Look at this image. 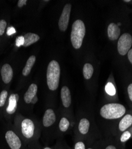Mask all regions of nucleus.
<instances>
[{
	"label": "nucleus",
	"instance_id": "1",
	"mask_svg": "<svg viewBox=\"0 0 132 149\" xmlns=\"http://www.w3.org/2000/svg\"><path fill=\"white\" fill-rule=\"evenodd\" d=\"M60 66L56 60H52L46 71V82L51 91H55L59 86L60 78Z\"/></svg>",
	"mask_w": 132,
	"mask_h": 149
},
{
	"label": "nucleus",
	"instance_id": "2",
	"mask_svg": "<svg viewBox=\"0 0 132 149\" xmlns=\"http://www.w3.org/2000/svg\"><path fill=\"white\" fill-rule=\"evenodd\" d=\"M86 33L85 25L81 20H76L72 25L70 39L72 45L75 49H79L83 43Z\"/></svg>",
	"mask_w": 132,
	"mask_h": 149
},
{
	"label": "nucleus",
	"instance_id": "3",
	"mask_svg": "<svg viewBox=\"0 0 132 149\" xmlns=\"http://www.w3.org/2000/svg\"><path fill=\"white\" fill-rule=\"evenodd\" d=\"M126 112L125 107L118 103H109L102 106L100 110L101 116L106 119L121 118Z\"/></svg>",
	"mask_w": 132,
	"mask_h": 149
},
{
	"label": "nucleus",
	"instance_id": "4",
	"mask_svg": "<svg viewBox=\"0 0 132 149\" xmlns=\"http://www.w3.org/2000/svg\"><path fill=\"white\" fill-rule=\"evenodd\" d=\"M132 45V36L128 33L123 34L118 40L117 48L119 54L124 56L128 53Z\"/></svg>",
	"mask_w": 132,
	"mask_h": 149
},
{
	"label": "nucleus",
	"instance_id": "5",
	"mask_svg": "<svg viewBox=\"0 0 132 149\" xmlns=\"http://www.w3.org/2000/svg\"><path fill=\"white\" fill-rule=\"evenodd\" d=\"M21 132L22 135L26 139H31L35 133V125L33 122L28 118L24 119L21 123Z\"/></svg>",
	"mask_w": 132,
	"mask_h": 149
},
{
	"label": "nucleus",
	"instance_id": "6",
	"mask_svg": "<svg viewBox=\"0 0 132 149\" xmlns=\"http://www.w3.org/2000/svg\"><path fill=\"white\" fill-rule=\"evenodd\" d=\"M71 5L70 4H67L63 10L62 13L59 17L58 21V26L59 29L62 32H65L68 25L70 13H71Z\"/></svg>",
	"mask_w": 132,
	"mask_h": 149
},
{
	"label": "nucleus",
	"instance_id": "7",
	"mask_svg": "<svg viewBox=\"0 0 132 149\" xmlns=\"http://www.w3.org/2000/svg\"><path fill=\"white\" fill-rule=\"evenodd\" d=\"M6 140L11 149H20L21 147V141L18 135L13 131H7L5 135Z\"/></svg>",
	"mask_w": 132,
	"mask_h": 149
},
{
	"label": "nucleus",
	"instance_id": "8",
	"mask_svg": "<svg viewBox=\"0 0 132 149\" xmlns=\"http://www.w3.org/2000/svg\"><path fill=\"white\" fill-rule=\"evenodd\" d=\"M2 79L5 84L11 82L13 77V70L9 64H4L1 70Z\"/></svg>",
	"mask_w": 132,
	"mask_h": 149
},
{
	"label": "nucleus",
	"instance_id": "9",
	"mask_svg": "<svg viewBox=\"0 0 132 149\" xmlns=\"http://www.w3.org/2000/svg\"><path fill=\"white\" fill-rule=\"evenodd\" d=\"M56 120V116L54 111L51 109H47L44 115L43 125L45 127H50L53 125Z\"/></svg>",
	"mask_w": 132,
	"mask_h": 149
},
{
	"label": "nucleus",
	"instance_id": "10",
	"mask_svg": "<svg viewBox=\"0 0 132 149\" xmlns=\"http://www.w3.org/2000/svg\"><path fill=\"white\" fill-rule=\"evenodd\" d=\"M38 92V86L36 84H32L29 86L27 91L24 95V101L27 104L32 103L33 99L37 96Z\"/></svg>",
	"mask_w": 132,
	"mask_h": 149
},
{
	"label": "nucleus",
	"instance_id": "11",
	"mask_svg": "<svg viewBox=\"0 0 132 149\" xmlns=\"http://www.w3.org/2000/svg\"><path fill=\"white\" fill-rule=\"evenodd\" d=\"M108 36L110 40L114 41L118 38L120 35V29L117 24L111 23L108 27Z\"/></svg>",
	"mask_w": 132,
	"mask_h": 149
},
{
	"label": "nucleus",
	"instance_id": "12",
	"mask_svg": "<svg viewBox=\"0 0 132 149\" xmlns=\"http://www.w3.org/2000/svg\"><path fill=\"white\" fill-rule=\"evenodd\" d=\"M61 98L64 107L67 108L71 103V93L67 86H64L61 90Z\"/></svg>",
	"mask_w": 132,
	"mask_h": 149
},
{
	"label": "nucleus",
	"instance_id": "13",
	"mask_svg": "<svg viewBox=\"0 0 132 149\" xmlns=\"http://www.w3.org/2000/svg\"><path fill=\"white\" fill-rule=\"evenodd\" d=\"M19 97L18 94H12L9 98V104L6 109L7 112L9 114H13L17 109V103Z\"/></svg>",
	"mask_w": 132,
	"mask_h": 149
},
{
	"label": "nucleus",
	"instance_id": "14",
	"mask_svg": "<svg viewBox=\"0 0 132 149\" xmlns=\"http://www.w3.org/2000/svg\"><path fill=\"white\" fill-rule=\"evenodd\" d=\"M23 36H24V40H25L23 46L25 47H29L30 45L38 42L40 39V37L38 35L34 33H30V32L27 33Z\"/></svg>",
	"mask_w": 132,
	"mask_h": 149
},
{
	"label": "nucleus",
	"instance_id": "15",
	"mask_svg": "<svg viewBox=\"0 0 132 149\" xmlns=\"http://www.w3.org/2000/svg\"><path fill=\"white\" fill-rule=\"evenodd\" d=\"M35 61H36V57L35 56L33 55L29 57V58L27 60L25 68H23L22 71V74L23 76L27 77L29 75V73L31 72L32 67L33 66L35 63Z\"/></svg>",
	"mask_w": 132,
	"mask_h": 149
},
{
	"label": "nucleus",
	"instance_id": "16",
	"mask_svg": "<svg viewBox=\"0 0 132 149\" xmlns=\"http://www.w3.org/2000/svg\"><path fill=\"white\" fill-rule=\"evenodd\" d=\"M132 124V116L130 115H127L123 117L119 123V129L121 131H124L130 127Z\"/></svg>",
	"mask_w": 132,
	"mask_h": 149
},
{
	"label": "nucleus",
	"instance_id": "17",
	"mask_svg": "<svg viewBox=\"0 0 132 149\" xmlns=\"http://www.w3.org/2000/svg\"><path fill=\"white\" fill-rule=\"evenodd\" d=\"M89 127L90 122L87 119L83 118L80 120L79 124V130L82 134H86L89 131Z\"/></svg>",
	"mask_w": 132,
	"mask_h": 149
},
{
	"label": "nucleus",
	"instance_id": "18",
	"mask_svg": "<svg viewBox=\"0 0 132 149\" xmlns=\"http://www.w3.org/2000/svg\"><path fill=\"white\" fill-rule=\"evenodd\" d=\"M93 73V68L90 63H86L83 66V77L86 79H90Z\"/></svg>",
	"mask_w": 132,
	"mask_h": 149
},
{
	"label": "nucleus",
	"instance_id": "19",
	"mask_svg": "<svg viewBox=\"0 0 132 149\" xmlns=\"http://www.w3.org/2000/svg\"><path fill=\"white\" fill-rule=\"evenodd\" d=\"M70 127V122L66 118H62L59 121V128L61 131L66 132Z\"/></svg>",
	"mask_w": 132,
	"mask_h": 149
},
{
	"label": "nucleus",
	"instance_id": "20",
	"mask_svg": "<svg viewBox=\"0 0 132 149\" xmlns=\"http://www.w3.org/2000/svg\"><path fill=\"white\" fill-rule=\"evenodd\" d=\"M105 91L110 95H114L115 94V88L113 84L111 82L107 83L105 86Z\"/></svg>",
	"mask_w": 132,
	"mask_h": 149
},
{
	"label": "nucleus",
	"instance_id": "21",
	"mask_svg": "<svg viewBox=\"0 0 132 149\" xmlns=\"http://www.w3.org/2000/svg\"><path fill=\"white\" fill-rule=\"evenodd\" d=\"M7 96L8 92L6 90H3L0 94V107H3L4 106Z\"/></svg>",
	"mask_w": 132,
	"mask_h": 149
},
{
	"label": "nucleus",
	"instance_id": "22",
	"mask_svg": "<svg viewBox=\"0 0 132 149\" xmlns=\"http://www.w3.org/2000/svg\"><path fill=\"white\" fill-rule=\"evenodd\" d=\"M7 26V22L4 20H0V35H3L4 33Z\"/></svg>",
	"mask_w": 132,
	"mask_h": 149
},
{
	"label": "nucleus",
	"instance_id": "23",
	"mask_svg": "<svg viewBox=\"0 0 132 149\" xmlns=\"http://www.w3.org/2000/svg\"><path fill=\"white\" fill-rule=\"evenodd\" d=\"M131 136V134L129 131H125L121 136L120 140L122 142H126L127 141Z\"/></svg>",
	"mask_w": 132,
	"mask_h": 149
},
{
	"label": "nucleus",
	"instance_id": "24",
	"mask_svg": "<svg viewBox=\"0 0 132 149\" xmlns=\"http://www.w3.org/2000/svg\"><path fill=\"white\" fill-rule=\"evenodd\" d=\"M24 42H25V40H24V36H20L17 37L16 41V44L17 47H20L21 45H23Z\"/></svg>",
	"mask_w": 132,
	"mask_h": 149
},
{
	"label": "nucleus",
	"instance_id": "25",
	"mask_svg": "<svg viewBox=\"0 0 132 149\" xmlns=\"http://www.w3.org/2000/svg\"><path fill=\"white\" fill-rule=\"evenodd\" d=\"M75 149H85V145L83 142L79 141L76 143L75 146Z\"/></svg>",
	"mask_w": 132,
	"mask_h": 149
},
{
	"label": "nucleus",
	"instance_id": "26",
	"mask_svg": "<svg viewBox=\"0 0 132 149\" xmlns=\"http://www.w3.org/2000/svg\"><path fill=\"white\" fill-rule=\"evenodd\" d=\"M15 33H16V30H15L14 27L10 26L9 28H8L7 31V35H11L12 34H13Z\"/></svg>",
	"mask_w": 132,
	"mask_h": 149
},
{
	"label": "nucleus",
	"instance_id": "27",
	"mask_svg": "<svg viewBox=\"0 0 132 149\" xmlns=\"http://www.w3.org/2000/svg\"><path fill=\"white\" fill-rule=\"evenodd\" d=\"M127 91H128V94L129 98L130 99V100L132 102V84H130L127 88Z\"/></svg>",
	"mask_w": 132,
	"mask_h": 149
},
{
	"label": "nucleus",
	"instance_id": "28",
	"mask_svg": "<svg viewBox=\"0 0 132 149\" xmlns=\"http://www.w3.org/2000/svg\"><path fill=\"white\" fill-rule=\"evenodd\" d=\"M27 2H28L27 0H19L17 3L18 7L20 8L23 7L24 6H25Z\"/></svg>",
	"mask_w": 132,
	"mask_h": 149
},
{
	"label": "nucleus",
	"instance_id": "29",
	"mask_svg": "<svg viewBox=\"0 0 132 149\" xmlns=\"http://www.w3.org/2000/svg\"><path fill=\"white\" fill-rule=\"evenodd\" d=\"M127 54H127L128 55V58H129L130 63L132 64V49H130Z\"/></svg>",
	"mask_w": 132,
	"mask_h": 149
},
{
	"label": "nucleus",
	"instance_id": "30",
	"mask_svg": "<svg viewBox=\"0 0 132 149\" xmlns=\"http://www.w3.org/2000/svg\"><path fill=\"white\" fill-rule=\"evenodd\" d=\"M37 101H38V97H37V96H36V97L33 99V100H32V102L31 103L35 104V103H37Z\"/></svg>",
	"mask_w": 132,
	"mask_h": 149
},
{
	"label": "nucleus",
	"instance_id": "31",
	"mask_svg": "<svg viewBox=\"0 0 132 149\" xmlns=\"http://www.w3.org/2000/svg\"><path fill=\"white\" fill-rule=\"evenodd\" d=\"M105 149H117L116 148H115V147H114V146H108Z\"/></svg>",
	"mask_w": 132,
	"mask_h": 149
},
{
	"label": "nucleus",
	"instance_id": "32",
	"mask_svg": "<svg viewBox=\"0 0 132 149\" xmlns=\"http://www.w3.org/2000/svg\"><path fill=\"white\" fill-rule=\"evenodd\" d=\"M44 149H52V148L50 147H45Z\"/></svg>",
	"mask_w": 132,
	"mask_h": 149
},
{
	"label": "nucleus",
	"instance_id": "33",
	"mask_svg": "<svg viewBox=\"0 0 132 149\" xmlns=\"http://www.w3.org/2000/svg\"><path fill=\"white\" fill-rule=\"evenodd\" d=\"M124 2H130V0H124Z\"/></svg>",
	"mask_w": 132,
	"mask_h": 149
},
{
	"label": "nucleus",
	"instance_id": "34",
	"mask_svg": "<svg viewBox=\"0 0 132 149\" xmlns=\"http://www.w3.org/2000/svg\"><path fill=\"white\" fill-rule=\"evenodd\" d=\"M117 25L119 26L120 25H121V23H118V24H117Z\"/></svg>",
	"mask_w": 132,
	"mask_h": 149
},
{
	"label": "nucleus",
	"instance_id": "35",
	"mask_svg": "<svg viewBox=\"0 0 132 149\" xmlns=\"http://www.w3.org/2000/svg\"><path fill=\"white\" fill-rule=\"evenodd\" d=\"M88 149H92V148H89Z\"/></svg>",
	"mask_w": 132,
	"mask_h": 149
},
{
	"label": "nucleus",
	"instance_id": "36",
	"mask_svg": "<svg viewBox=\"0 0 132 149\" xmlns=\"http://www.w3.org/2000/svg\"></svg>",
	"mask_w": 132,
	"mask_h": 149
}]
</instances>
